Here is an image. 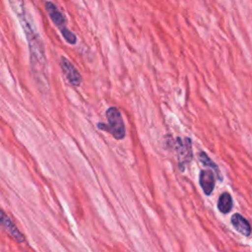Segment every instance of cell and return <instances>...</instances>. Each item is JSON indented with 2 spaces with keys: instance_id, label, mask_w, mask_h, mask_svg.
<instances>
[{
  "instance_id": "1",
  "label": "cell",
  "mask_w": 252,
  "mask_h": 252,
  "mask_svg": "<svg viewBox=\"0 0 252 252\" xmlns=\"http://www.w3.org/2000/svg\"><path fill=\"white\" fill-rule=\"evenodd\" d=\"M11 7L15 11V14L20 19L24 32L29 44L31 67L35 81L39 84L41 89L48 88V80L46 76V59L44 53V47L42 40L37 33L36 30L32 26V23L29 21V17L26 13L23 0H9Z\"/></svg>"
},
{
  "instance_id": "2",
  "label": "cell",
  "mask_w": 252,
  "mask_h": 252,
  "mask_svg": "<svg viewBox=\"0 0 252 252\" xmlns=\"http://www.w3.org/2000/svg\"><path fill=\"white\" fill-rule=\"evenodd\" d=\"M105 114L107 124L99 123L97 127L103 131H107L108 133H110L116 140H122L125 137L126 130L121 112L118 108L111 106L106 110Z\"/></svg>"
},
{
  "instance_id": "3",
  "label": "cell",
  "mask_w": 252,
  "mask_h": 252,
  "mask_svg": "<svg viewBox=\"0 0 252 252\" xmlns=\"http://www.w3.org/2000/svg\"><path fill=\"white\" fill-rule=\"evenodd\" d=\"M45 8H46V11H47L50 19L52 20L54 25L58 28L61 34L65 38V40L70 44H75L77 41V37L74 32H72L71 31H69L67 29L66 20H65L63 14L58 10L57 6L50 1H47V2H45Z\"/></svg>"
},
{
  "instance_id": "4",
  "label": "cell",
  "mask_w": 252,
  "mask_h": 252,
  "mask_svg": "<svg viewBox=\"0 0 252 252\" xmlns=\"http://www.w3.org/2000/svg\"><path fill=\"white\" fill-rule=\"evenodd\" d=\"M169 146L173 148L176 153L178 166L180 170H184L186 164H188L193 158L192 142L190 138L177 137L174 141L169 139Z\"/></svg>"
},
{
  "instance_id": "5",
  "label": "cell",
  "mask_w": 252,
  "mask_h": 252,
  "mask_svg": "<svg viewBox=\"0 0 252 252\" xmlns=\"http://www.w3.org/2000/svg\"><path fill=\"white\" fill-rule=\"evenodd\" d=\"M60 67L62 72L64 73L68 82L73 86H79L81 84L82 78L79 71L75 68V66L65 57H61L60 59Z\"/></svg>"
},
{
  "instance_id": "6",
  "label": "cell",
  "mask_w": 252,
  "mask_h": 252,
  "mask_svg": "<svg viewBox=\"0 0 252 252\" xmlns=\"http://www.w3.org/2000/svg\"><path fill=\"white\" fill-rule=\"evenodd\" d=\"M200 185L206 195H210L215 187V175L210 169L201 170L199 175Z\"/></svg>"
},
{
  "instance_id": "7",
  "label": "cell",
  "mask_w": 252,
  "mask_h": 252,
  "mask_svg": "<svg viewBox=\"0 0 252 252\" xmlns=\"http://www.w3.org/2000/svg\"><path fill=\"white\" fill-rule=\"evenodd\" d=\"M0 224L1 226L6 230V232L9 233L15 240L18 242H23L24 241V236L23 234L17 229V227L13 224V222L9 220L7 216H5L4 213L0 211Z\"/></svg>"
},
{
  "instance_id": "8",
  "label": "cell",
  "mask_w": 252,
  "mask_h": 252,
  "mask_svg": "<svg viewBox=\"0 0 252 252\" xmlns=\"http://www.w3.org/2000/svg\"><path fill=\"white\" fill-rule=\"evenodd\" d=\"M231 224L234 228L244 236H249L251 234V226L248 220L239 214H234L231 217Z\"/></svg>"
},
{
  "instance_id": "9",
  "label": "cell",
  "mask_w": 252,
  "mask_h": 252,
  "mask_svg": "<svg viewBox=\"0 0 252 252\" xmlns=\"http://www.w3.org/2000/svg\"><path fill=\"white\" fill-rule=\"evenodd\" d=\"M218 209L222 214H227L232 209V198L229 193L223 192L220 194L218 201Z\"/></svg>"
},
{
  "instance_id": "10",
  "label": "cell",
  "mask_w": 252,
  "mask_h": 252,
  "mask_svg": "<svg viewBox=\"0 0 252 252\" xmlns=\"http://www.w3.org/2000/svg\"><path fill=\"white\" fill-rule=\"evenodd\" d=\"M198 158H199V160H200L205 166L210 167V168H212V169L215 171V173L217 174L219 180H221V179H222V176H221V174H220V169H219V166L207 156V154H206L205 152H200V153L198 154Z\"/></svg>"
}]
</instances>
